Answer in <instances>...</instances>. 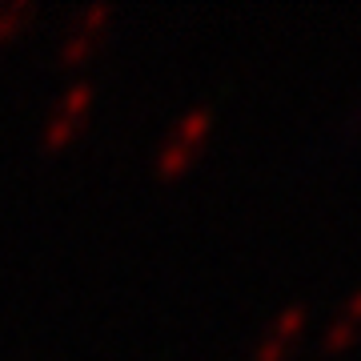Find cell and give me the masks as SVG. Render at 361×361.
Here are the masks:
<instances>
[{
	"mask_svg": "<svg viewBox=\"0 0 361 361\" xmlns=\"http://www.w3.org/2000/svg\"><path fill=\"white\" fill-rule=\"evenodd\" d=\"M89 101H92V80H77V85H73L65 97H61V109H56V116L49 121V129H44V145H49V149L65 145V137L73 133V121H77V113H80Z\"/></svg>",
	"mask_w": 361,
	"mask_h": 361,
	"instance_id": "cell-1",
	"label": "cell"
},
{
	"mask_svg": "<svg viewBox=\"0 0 361 361\" xmlns=\"http://www.w3.org/2000/svg\"><path fill=\"white\" fill-rule=\"evenodd\" d=\"M92 40H97L92 32H80V28H77V32H73V37H68L65 44H61V56H65V61H77V56H80L85 49H89Z\"/></svg>",
	"mask_w": 361,
	"mask_h": 361,
	"instance_id": "cell-4",
	"label": "cell"
},
{
	"mask_svg": "<svg viewBox=\"0 0 361 361\" xmlns=\"http://www.w3.org/2000/svg\"><path fill=\"white\" fill-rule=\"evenodd\" d=\"M341 322H349V325H353V329H357V325H361V293L353 297V305H349V310L341 313Z\"/></svg>",
	"mask_w": 361,
	"mask_h": 361,
	"instance_id": "cell-5",
	"label": "cell"
},
{
	"mask_svg": "<svg viewBox=\"0 0 361 361\" xmlns=\"http://www.w3.org/2000/svg\"><path fill=\"white\" fill-rule=\"evenodd\" d=\"M301 317H305V305H293V310H285L281 317H277V325H273V341H289V337L297 334Z\"/></svg>",
	"mask_w": 361,
	"mask_h": 361,
	"instance_id": "cell-3",
	"label": "cell"
},
{
	"mask_svg": "<svg viewBox=\"0 0 361 361\" xmlns=\"http://www.w3.org/2000/svg\"><path fill=\"white\" fill-rule=\"evenodd\" d=\"M28 16H32V4H28V0H16L8 8H0V40L13 37V28L20 25V20H28Z\"/></svg>",
	"mask_w": 361,
	"mask_h": 361,
	"instance_id": "cell-2",
	"label": "cell"
}]
</instances>
